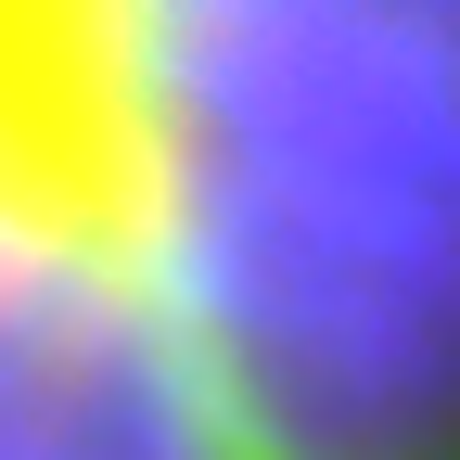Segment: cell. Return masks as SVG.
Masks as SVG:
<instances>
[{"mask_svg":"<svg viewBox=\"0 0 460 460\" xmlns=\"http://www.w3.org/2000/svg\"><path fill=\"white\" fill-rule=\"evenodd\" d=\"M0 460H460V0H0Z\"/></svg>","mask_w":460,"mask_h":460,"instance_id":"cell-1","label":"cell"}]
</instances>
